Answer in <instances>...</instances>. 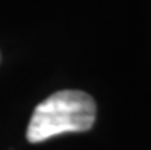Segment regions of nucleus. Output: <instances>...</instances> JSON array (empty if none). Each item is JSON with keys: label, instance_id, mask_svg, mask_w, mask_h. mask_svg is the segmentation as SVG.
Instances as JSON below:
<instances>
[{"label": "nucleus", "instance_id": "f257e3e1", "mask_svg": "<svg viewBox=\"0 0 151 150\" xmlns=\"http://www.w3.org/2000/svg\"><path fill=\"white\" fill-rule=\"evenodd\" d=\"M96 120V103L83 91H60L34 109L26 130L29 143H43L61 133L87 132Z\"/></svg>", "mask_w": 151, "mask_h": 150}]
</instances>
